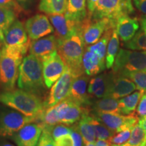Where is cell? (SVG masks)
Instances as JSON below:
<instances>
[{
  "label": "cell",
  "instance_id": "cell-37",
  "mask_svg": "<svg viewBox=\"0 0 146 146\" xmlns=\"http://www.w3.org/2000/svg\"><path fill=\"white\" fill-rule=\"evenodd\" d=\"M70 129V136L72 139L73 146H85V141L78 129L77 123H74V125L71 126Z\"/></svg>",
  "mask_w": 146,
  "mask_h": 146
},
{
  "label": "cell",
  "instance_id": "cell-29",
  "mask_svg": "<svg viewBox=\"0 0 146 146\" xmlns=\"http://www.w3.org/2000/svg\"><path fill=\"white\" fill-rule=\"evenodd\" d=\"M90 121L93 127H94L96 137L98 139L109 140V139L114 135L115 133L114 131L106 127L104 124L102 123L100 120L95 117L94 115L91 114L90 111Z\"/></svg>",
  "mask_w": 146,
  "mask_h": 146
},
{
  "label": "cell",
  "instance_id": "cell-36",
  "mask_svg": "<svg viewBox=\"0 0 146 146\" xmlns=\"http://www.w3.org/2000/svg\"><path fill=\"white\" fill-rule=\"evenodd\" d=\"M131 129H127L116 133L112 137L109 139V142L112 146H122L125 144L130 138Z\"/></svg>",
  "mask_w": 146,
  "mask_h": 146
},
{
  "label": "cell",
  "instance_id": "cell-4",
  "mask_svg": "<svg viewBox=\"0 0 146 146\" xmlns=\"http://www.w3.org/2000/svg\"><path fill=\"white\" fill-rule=\"evenodd\" d=\"M39 116H27L0 103V137L11 138L27 124L37 123Z\"/></svg>",
  "mask_w": 146,
  "mask_h": 146
},
{
  "label": "cell",
  "instance_id": "cell-43",
  "mask_svg": "<svg viewBox=\"0 0 146 146\" xmlns=\"http://www.w3.org/2000/svg\"><path fill=\"white\" fill-rule=\"evenodd\" d=\"M98 0H87V6L88 10V17L91 18L96 8V3Z\"/></svg>",
  "mask_w": 146,
  "mask_h": 146
},
{
  "label": "cell",
  "instance_id": "cell-35",
  "mask_svg": "<svg viewBox=\"0 0 146 146\" xmlns=\"http://www.w3.org/2000/svg\"><path fill=\"white\" fill-rule=\"evenodd\" d=\"M43 129H46L50 133L54 140L60 137L66 135H70L71 133L70 127H68L67 125L63 123H58L55 125L45 127Z\"/></svg>",
  "mask_w": 146,
  "mask_h": 146
},
{
  "label": "cell",
  "instance_id": "cell-22",
  "mask_svg": "<svg viewBox=\"0 0 146 146\" xmlns=\"http://www.w3.org/2000/svg\"><path fill=\"white\" fill-rule=\"evenodd\" d=\"M83 66L85 73L89 76H96L106 68V63L102 61L98 54L89 47H85L83 57Z\"/></svg>",
  "mask_w": 146,
  "mask_h": 146
},
{
  "label": "cell",
  "instance_id": "cell-47",
  "mask_svg": "<svg viewBox=\"0 0 146 146\" xmlns=\"http://www.w3.org/2000/svg\"><path fill=\"white\" fill-rule=\"evenodd\" d=\"M140 23H141V29L144 32L146 33V16H144L141 18Z\"/></svg>",
  "mask_w": 146,
  "mask_h": 146
},
{
  "label": "cell",
  "instance_id": "cell-40",
  "mask_svg": "<svg viewBox=\"0 0 146 146\" xmlns=\"http://www.w3.org/2000/svg\"><path fill=\"white\" fill-rule=\"evenodd\" d=\"M135 114L139 117V118L146 116V94L145 93L141 96V99L139 102Z\"/></svg>",
  "mask_w": 146,
  "mask_h": 146
},
{
  "label": "cell",
  "instance_id": "cell-48",
  "mask_svg": "<svg viewBox=\"0 0 146 146\" xmlns=\"http://www.w3.org/2000/svg\"><path fill=\"white\" fill-rule=\"evenodd\" d=\"M0 146H15L13 144L9 143V142H1L0 143Z\"/></svg>",
  "mask_w": 146,
  "mask_h": 146
},
{
  "label": "cell",
  "instance_id": "cell-16",
  "mask_svg": "<svg viewBox=\"0 0 146 146\" xmlns=\"http://www.w3.org/2000/svg\"><path fill=\"white\" fill-rule=\"evenodd\" d=\"M59 41L54 35H50L36 40H31L29 47V54L35 56L41 60H43L58 52Z\"/></svg>",
  "mask_w": 146,
  "mask_h": 146
},
{
  "label": "cell",
  "instance_id": "cell-49",
  "mask_svg": "<svg viewBox=\"0 0 146 146\" xmlns=\"http://www.w3.org/2000/svg\"><path fill=\"white\" fill-rule=\"evenodd\" d=\"M17 1H18V3H21L22 4L25 5V4H27V3H29L31 0H17Z\"/></svg>",
  "mask_w": 146,
  "mask_h": 146
},
{
  "label": "cell",
  "instance_id": "cell-10",
  "mask_svg": "<svg viewBox=\"0 0 146 146\" xmlns=\"http://www.w3.org/2000/svg\"><path fill=\"white\" fill-rule=\"evenodd\" d=\"M74 78L72 72L66 67L62 75L52 85L50 93L45 100V108L57 105L68 97Z\"/></svg>",
  "mask_w": 146,
  "mask_h": 146
},
{
  "label": "cell",
  "instance_id": "cell-33",
  "mask_svg": "<svg viewBox=\"0 0 146 146\" xmlns=\"http://www.w3.org/2000/svg\"><path fill=\"white\" fill-rule=\"evenodd\" d=\"M17 14L10 9L0 6V29L4 33L16 20Z\"/></svg>",
  "mask_w": 146,
  "mask_h": 146
},
{
  "label": "cell",
  "instance_id": "cell-32",
  "mask_svg": "<svg viewBox=\"0 0 146 146\" xmlns=\"http://www.w3.org/2000/svg\"><path fill=\"white\" fill-rule=\"evenodd\" d=\"M123 46L131 50L146 52V33L141 29L129 41L123 43Z\"/></svg>",
  "mask_w": 146,
  "mask_h": 146
},
{
  "label": "cell",
  "instance_id": "cell-5",
  "mask_svg": "<svg viewBox=\"0 0 146 146\" xmlns=\"http://www.w3.org/2000/svg\"><path fill=\"white\" fill-rule=\"evenodd\" d=\"M112 71L119 74L134 71H146V52L120 49Z\"/></svg>",
  "mask_w": 146,
  "mask_h": 146
},
{
  "label": "cell",
  "instance_id": "cell-41",
  "mask_svg": "<svg viewBox=\"0 0 146 146\" xmlns=\"http://www.w3.org/2000/svg\"><path fill=\"white\" fill-rule=\"evenodd\" d=\"M55 145L56 146H73L70 135H66L55 139Z\"/></svg>",
  "mask_w": 146,
  "mask_h": 146
},
{
  "label": "cell",
  "instance_id": "cell-44",
  "mask_svg": "<svg viewBox=\"0 0 146 146\" xmlns=\"http://www.w3.org/2000/svg\"><path fill=\"white\" fill-rule=\"evenodd\" d=\"M96 146H112L108 140L98 139L95 142Z\"/></svg>",
  "mask_w": 146,
  "mask_h": 146
},
{
  "label": "cell",
  "instance_id": "cell-6",
  "mask_svg": "<svg viewBox=\"0 0 146 146\" xmlns=\"http://www.w3.org/2000/svg\"><path fill=\"white\" fill-rule=\"evenodd\" d=\"M134 11L131 0H98L91 19L108 18L116 27V22L120 16L129 15Z\"/></svg>",
  "mask_w": 146,
  "mask_h": 146
},
{
  "label": "cell",
  "instance_id": "cell-38",
  "mask_svg": "<svg viewBox=\"0 0 146 146\" xmlns=\"http://www.w3.org/2000/svg\"><path fill=\"white\" fill-rule=\"evenodd\" d=\"M0 6L12 10L17 14V16L23 11V8L17 0H0Z\"/></svg>",
  "mask_w": 146,
  "mask_h": 146
},
{
  "label": "cell",
  "instance_id": "cell-18",
  "mask_svg": "<svg viewBox=\"0 0 146 146\" xmlns=\"http://www.w3.org/2000/svg\"><path fill=\"white\" fill-rule=\"evenodd\" d=\"M112 74V71L104 72L89 80L87 91L93 100L108 96Z\"/></svg>",
  "mask_w": 146,
  "mask_h": 146
},
{
  "label": "cell",
  "instance_id": "cell-51",
  "mask_svg": "<svg viewBox=\"0 0 146 146\" xmlns=\"http://www.w3.org/2000/svg\"><path fill=\"white\" fill-rule=\"evenodd\" d=\"M1 56H2V51L1 49L0 48V63H1Z\"/></svg>",
  "mask_w": 146,
  "mask_h": 146
},
{
  "label": "cell",
  "instance_id": "cell-50",
  "mask_svg": "<svg viewBox=\"0 0 146 146\" xmlns=\"http://www.w3.org/2000/svg\"><path fill=\"white\" fill-rule=\"evenodd\" d=\"M85 146H96L94 143H85Z\"/></svg>",
  "mask_w": 146,
  "mask_h": 146
},
{
  "label": "cell",
  "instance_id": "cell-45",
  "mask_svg": "<svg viewBox=\"0 0 146 146\" xmlns=\"http://www.w3.org/2000/svg\"><path fill=\"white\" fill-rule=\"evenodd\" d=\"M138 124L144 129V131L146 132V116L143 117L139 118L138 121Z\"/></svg>",
  "mask_w": 146,
  "mask_h": 146
},
{
  "label": "cell",
  "instance_id": "cell-27",
  "mask_svg": "<svg viewBox=\"0 0 146 146\" xmlns=\"http://www.w3.org/2000/svg\"><path fill=\"white\" fill-rule=\"evenodd\" d=\"M90 111L88 108L85 111L81 119L77 122V125L83 136L85 143H94L96 142V135L94 129L90 121Z\"/></svg>",
  "mask_w": 146,
  "mask_h": 146
},
{
  "label": "cell",
  "instance_id": "cell-30",
  "mask_svg": "<svg viewBox=\"0 0 146 146\" xmlns=\"http://www.w3.org/2000/svg\"><path fill=\"white\" fill-rule=\"evenodd\" d=\"M122 146H146V132L138 123L131 129L130 138Z\"/></svg>",
  "mask_w": 146,
  "mask_h": 146
},
{
  "label": "cell",
  "instance_id": "cell-17",
  "mask_svg": "<svg viewBox=\"0 0 146 146\" xmlns=\"http://www.w3.org/2000/svg\"><path fill=\"white\" fill-rule=\"evenodd\" d=\"M43 127L39 123L27 124L11 137L17 146H36Z\"/></svg>",
  "mask_w": 146,
  "mask_h": 146
},
{
  "label": "cell",
  "instance_id": "cell-3",
  "mask_svg": "<svg viewBox=\"0 0 146 146\" xmlns=\"http://www.w3.org/2000/svg\"><path fill=\"white\" fill-rule=\"evenodd\" d=\"M85 47L83 36L80 33L73 35L59 44L58 54L74 77L85 74L83 66Z\"/></svg>",
  "mask_w": 146,
  "mask_h": 146
},
{
  "label": "cell",
  "instance_id": "cell-34",
  "mask_svg": "<svg viewBox=\"0 0 146 146\" xmlns=\"http://www.w3.org/2000/svg\"><path fill=\"white\" fill-rule=\"evenodd\" d=\"M121 75L129 78L134 82L137 86V89L146 91V71H134L125 72Z\"/></svg>",
  "mask_w": 146,
  "mask_h": 146
},
{
  "label": "cell",
  "instance_id": "cell-42",
  "mask_svg": "<svg viewBox=\"0 0 146 146\" xmlns=\"http://www.w3.org/2000/svg\"><path fill=\"white\" fill-rule=\"evenodd\" d=\"M133 4L140 13L146 16V0H133Z\"/></svg>",
  "mask_w": 146,
  "mask_h": 146
},
{
  "label": "cell",
  "instance_id": "cell-31",
  "mask_svg": "<svg viewBox=\"0 0 146 146\" xmlns=\"http://www.w3.org/2000/svg\"><path fill=\"white\" fill-rule=\"evenodd\" d=\"M37 123L41 124L43 128L51 127V126L60 123L56 106L48 108H45L39 115V119H38Z\"/></svg>",
  "mask_w": 146,
  "mask_h": 146
},
{
  "label": "cell",
  "instance_id": "cell-21",
  "mask_svg": "<svg viewBox=\"0 0 146 146\" xmlns=\"http://www.w3.org/2000/svg\"><path fill=\"white\" fill-rule=\"evenodd\" d=\"M3 33H4L5 45L24 44L30 39H29L28 34L24 24L17 19Z\"/></svg>",
  "mask_w": 146,
  "mask_h": 146
},
{
  "label": "cell",
  "instance_id": "cell-20",
  "mask_svg": "<svg viewBox=\"0 0 146 146\" xmlns=\"http://www.w3.org/2000/svg\"><path fill=\"white\" fill-rule=\"evenodd\" d=\"M115 29L122 42H127L132 39L139 29V21L137 18L123 15L116 21Z\"/></svg>",
  "mask_w": 146,
  "mask_h": 146
},
{
  "label": "cell",
  "instance_id": "cell-23",
  "mask_svg": "<svg viewBox=\"0 0 146 146\" xmlns=\"http://www.w3.org/2000/svg\"><path fill=\"white\" fill-rule=\"evenodd\" d=\"M87 0H68L66 16L78 22H83L88 17Z\"/></svg>",
  "mask_w": 146,
  "mask_h": 146
},
{
  "label": "cell",
  "instance_id": "cell-9",
  "mask_svg": "<svg viewBox=\"0 0 146 146\" xmlns=\"http://www.w3.org/2000/svg\"><path fill=\"white\" fill-rule=\"evenodd\" d=\"M91 113L115 133L127 129H132L137 123H138L139 119L135 114L123 115L94 111H92Z\"/></svg>",
  "mask_w": 146,
  "mask_h": 146
},
{
  "label": "cell",
  "instance_id": "cell-8",
  "mask_svg": "<svg viewBox=\"0 0 146 146\" xmlns=\"http://www.w3.org/2000/svg\"><path fill=\"white\" fill-rule=\"evenodd\" d=\"M110 28H115V25L108 18L93 20L87 17L84 20L81 25V34L85 47L97 43Z\"/></svg>",
  "mask_w": 146,
  "mask_h": 146
},
{
  "label": "cell",
  "instance_id": "cell-2",
  "mask_svg": "<svg viewBox=\"0 0 146 146\" xmlns=\"http://www.w3.org/2000/svg\"><path fill=\"white\" fill-rule=\"evenodd\" d=\"M0 103L27 116H37L45 109L44 100L21 89L1 91Z\"/></svg>",
  "mask_w": 146,
  "mask_h": 146
},
{
  "label": "cell",
  "instance_id": "cell-39",
  "mask_svg": "<svg viewBox=\"0 0 146 146\" xmlns=\"http://www.w3.org/2000/svg\"><path fill=\"white\" fill-rule=\"evenodd\" d=\"M36 146H56L54 139L46 129H43Z\"/></svg>",
  "mask_w": 146,
  "mask_h": 146
},
{
  "label": "cell",
  "instance_id": "cell-46",
  "mask_svg": "<svg viewBox=\"0 0 146 146\" xmlns=\"http://www.w3.org/2000/svg\"><path fill=\"white\" fill-rule=\"evenodd\" d=\"M5 45V37L4 33H3V31L0 29V48L2 49V47Z\"/></svg>",
  "mask_w": 146,
  "mask_h": 146
},
{
  "label": "cell",
  "instance_id": "cell-15",
  "mask_svg": "<svg viewBox=\"0 0 146 146\" xmlns=\"http://www.w3.org/2000/svg\"><path fill=\"white\" fill-rule=\"evenodd\" d=\"M60 123L73 125L81 119L87 108L78 105L72 100L66 98L56 105Z\"/></svg>",
  "mask_w": 146,
  "mask_h": 146
},
{
  "label": "cell",
  "instance_id": "cell-14",
  "mask_svg": "<svg viewBox=\"0 0 146 146\" xmlns=\"http://www.w3.org/2000/svg\"><path fill=\"white\" fill-rule=\"evenodd\" d=\"M25 28L31 40L44 37L54 32V28L49 17L41 14L29 18L25 23Z\"/></svg>",
  "mask_w": 146,
  "mask_h": 146
},
{
  "label": "cell",
  "instance_id": "cell-13",
  "mask_svg": "<svg viewBox=\"0 0 146 146\" xmlns=\"http://www.w3.org/2000/svg\"><path fill=\"white\" fill-rule=\"evenodd\" d=\"M89 80V76L86 74L74 77L66 98L84 108H90L93 100L87 91Z\"/></svg>",
  "mask_w": 146,
  "mask_h": 146
},
{
  "label": "cell",
  "instance_id": "cell-28",
  "mask_svg": "<svg viewBox=\"0 0 146 146\" xmlns=\"http://www.w3.org/2000/svg\"><path fill=\"white\" fill-rule=\"evenodd\" d=\"M120 39L116 29H114L112 35L109 40L107 46L106 56V66L107 69H110L113 67L115 59L117 56L120 45Z\"/></svg>",
  "mask_w": 146,
  "mask_h": 146
},
{
  "label": "cell",
  "instance_id": "cell-11",
  "mask_svg": "<svg viewBox=\"0 0 146 146\" xmlns=\"http://www.w3.org/2000/svg\"><path fill=\"white\" fill-rule=\"evenodd\" d=\"M49 19L54 28L55 35L59 44L73 35L81 33L82 22H78L68 18L65 14L49 15Z\"/></svg>",
  "mask_w": 146,
  "mask_h": 146
},
{
  "label": "cell",
  "instance_id": "cell-24",
  "mask_svg": "<svg viewBox=\"0 0 146 146\" xmlns=\"http://www.w3.org/2000/svg\"><path fill=\"white\" fill-rule=\"evenodd\" d=\"M144 93L145 92L143 91L138 90L120 98L118 100L120 114L123 115L135 114L139 102Z\"/></svg>",
  "mask_w": 146,
  "mask_h": 146
},
{
  "label": "cell",
  "instance_id": "cell-12",
  "mask_svg": "<svg viewBox=\"0 0 146 146\" xmlns=\"http://www.w3.org/2000/svg\"><path fill=\"white\" fill-rule=\"evenodd\" d=\"M42 64L45 84L47 89H50L62 75L66 66L58 52L42 60Z\"/></svg>",
  "mask_w": 146,
  "mask_h": 146
},
{
  "label": "cell",
  "instance_id": "cell-26",
  "mask_svg": "<svg viewBox=\"0 0 146 146\" xmlns=\"http://www.w3.org/2000/svg\"><path fill=\"white\" fill-rule=\"evenodd\" d=\"M68 0H41L39 10L48 15L64 14L67 10Z\"/></svg>",
  "mask_w": 146,
  "mask_h": 146
},
{
  "label": "cell",
  "instance_id": "cell-1",
  "mask_svg": "<svg viewBox=\"0 0 146 146\" xmlns=\"http://www.w3.org/2000/svg\"><path fill=\"white\" fill-rule=\"evenodd\" d=\"M18 87L40 97L45 101L47 89L43 74V64L39 58L29 54L23 58L19 67Z\"/></svg>",
  "mask_w": 146,
  "mask_h": 146
},
{
  "label": "cell",
  "instance_id": "cell-19",
  "mask_svg": "<svg viewBox=\"0 0 146 146\" xmlns=\"http://www.w3.org/2000/svg\"><path fill=\"white\" fill-rule=\"evenodd\" d=\"M112 72L113 74L108 97H111L116 100L120 99L132 94L136 90V85L131 79L121 74H116L113 71Z\"/></svg>",
  "mask_w": 146,
  "mask_h": 146
},
{
  "label": "cell",
  "instance_id": "cell-7",
  "mask_svg": "<svg viewBox=\"0 0 146 146\" xmlns=\"http://www.w3.org/2000/svg\"><path fill=\"white\" fill-rule=\"evenodd\" d=\"M2 51L0 63V87L2 91L15 89L19 74V67L22 58L16 57Z\"/></svg>",
  "mask_w": 146,
  "mask_h": 146
},
{
  "label": "cell",
  "instance_id": "cell-25",
  "mask_svg": "<svg viewBox=\"0 0 146 146\" xmlns=\"http://www.w3.org/2000/svg\"><path fill=\"white\" fill-rule=\"evenodd\" d=\"M90 109L94 112L120 114L118 100L108 96L93 100Z\"/></svg>",
  "mask_w": 146,
  "mask_h": 146
}]
</instances>
